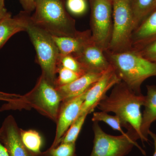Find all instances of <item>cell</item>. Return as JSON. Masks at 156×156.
Instances as JSON below:
<instances>
[{"label":"cell","mask_w":156,"mask_h":156,"mask_svg":"<svg viewBox=\"0 0 156 156\" xmlns=\"http://www.w3.org/2000/svg\"><path fill=\"white\" fill-rule=\"evenodd\" d=\"M92 120L93 122H104L110 126L113 130L119 131L123 135H125L126 133L123 131L122 128L124 127L127 130L128 129V126L124 124L119 117L116 115L115 116L111 115L106 112H95L93 113Z\"/></svg>","instance_id":"cell-20"},{"label":"cell","mask_w":156,"mask_h":156,"mask_svg":"<svg viewBox=\"0 0 156 156\" xmlns=\"http://www.w3.org/2000/svg\"><path fill=\"white\" fill-rule=\"evenodd\" d=\"M147 94L145 96L140 131L144 142H147L151 125L156 121V86L147 85Z\"/></svg>","instance_id":"cell-17"},{"label":"cell","mask_w":156,"mask_h":156,"mask_svg":"<svg viewBox=\"0 0 156 156\" xmlns=\"http://www.w3.org/2000/svg\"><path fill=\"white\" fill-rule=\"evenodd\" d=\"M149 135H150L151 137L154 140V152L153 156H156V134L152 132L151 131H150L149 132Z\"/></svg>","instance_id":"cell-29"},{"label":"cell","mask_w":156,"mask_h":156,"mask_svg":"<svg viewBox=\"0 0 156 156\" xmlns=\"http://www.w3.org/2000/svg\"><path fill=\"white\" fill-rule=\"evenodd\" d=\"M87 90L82 95L62 101L57 117L56 136L51 147L59 144L60 140L79 116Z\"/></svg>","instance_id":"cell-10"},{"label":"cell","mask_w":156,"mask_h":156,"mask_svg":"<svg viewBox=\"0 0 156 156\" xmlns=\"http://www.w3.org/2000/svg\"><path fill=\"white\" fill-rule=\"evenodd\" d=\"M111 1H112V2H113V1H114V0H111Z\"/></svg>","instance_id":"cell-37"},{"label":"cell","mask_w":156,"mask_h":156,"mask_svg":"<svg viewBox=\"0 0 156 156\" xmlns=\"http://www.w3.org/2000/svg\"><path fill=\"white\" fill-rule=\"evenodd\" d=\"M52 36L61 56H74L92 40L90 30L83 31H79L73 36Z\"/></svg>","instance_id":"cell-14"},{"label":"cell","mask_w":156,"mask_h":156,"mask_svg":"<svg viewBox=\"0 0 156 156\" xmlns=\"http://www.w3.org/2000/svg\"><path fill=\"white\" fill-rule=\"evenodd\" d=\"M26 32L36 52L42 75L55 86L60 54L52 35L31 21Z\"/></svg>","instance_id":"cell-4"},{"label":"cell","mask_w":156,"mask_h":156,"mask_svg":"<svg viewBox=\"0 0 156 156\" xmlns=\"http://www.w3.org/2000/svg\"><path fill=\"white\" fill-rule=\"evenodd\" d=\"M73 56L77 59L87 73H103L111 66L104 50L93 40Z\"/></svg>","instance_id":"cell-11"},{"label":"cell","mask_w":156,"mask_h":156,"mask_svg":"<svg viewBox=\"0 0 156 156\" xmlns=\"http://www.w3.org/2000/svg\"><path fill=\"white\" fill-rule=\"evenodd\" d=\"M0 100H4L6 101H11V98L9 96H3L0 95Z\"/></svg>","instance_id":"cell-31"},{"label":"cell","mask_w":156,"mask_h":156,"mask_svg":"<svg viewBox=\"0 0 156 156\" xmlns=\"http://www.w3.org/2000/svg\"><path fill=\"white\" fill-rule=\"evenodd\" d=\"M135 51L144 58L152 61L156 58V40Z\"/></svg>","instance_id":"cell-26"},{"label":"cell","mask_w":156,"mask_h":156,"mask_svg":"<svg viewBox=\"0 0 156 156\" xmlns=\"http://www.w3.org/2000/svg\"><path fill=\"white\" fill-rule=\"evenodd\" d=\"M5 0H0V11L5 9Z\"/></svg>","instance_id":"cell-33"},{"label":"cell","mask_w":156,"mask_h":156,"mask_svg":"<svg viewBox=\"0 0 156 156\" xmlns=\"http://www.w3.org/2000/svg\"><path fill=\"white\" fill-rule=\"evenodd\" d=\"M37 0H27L23 3L26 8L28 9H33L35 8V4Z\"/></svg>","instance_id":"cell-28"},{"label":"cell","mask_w":156,"mask_h":156,"mask_svg":"<svg viewBox=\"0 0 156 156\" xmlns=\"http://www.w3.org/2000/svg\"><path fill=\"white\" fill-rule=\"evenodd\" d=\"M9 12L7 11L6 9H4L3 10L0 11V21L2 20L4 17H5L6 16L9 14Z\"/></svg>","instance_id":"cell-30"},{"label":"cell","mask_w":156,"mask_h":156,"mask_svg":"<svg viewBox=\"0 0 156 156\" xmlns=\"http://www.w3.org/2000/svg\"><path fill=\"white\" fill-rule=\"evenodd\" d=\"M27 101L41 113L56 122L62 99L56 86L42 75L26 96Z\"/></svg>","instance_id":"cell-8"},{"label":"cell","mask_w":156,"mask_h":156,"mask_svg":"<svg viewBox=\"0 0 156 156\" xmlns=\"http://www.w3.org/2000/svg\"><path fill=\"white\" fill-rule=\"evenodd\" d=\"M144 101L145 96L136 94L121 81L115 85L110 95H106L97 108L101 111L114 113L128 129H134L143 143L140 131L142 117L140 108L144 106Z\"/></svg>","instance_id":"cell-1"},{"label":"cell","mask_w":156,"mask_h":156,"mask_svg":"<svg viewBox=\"0 0 156 156\" xmlns=\"http://www.w3.org/2000/svg\"><path fill=\"white\" fill-rule=\"evenodd\" d=\"M40 154H34L30 152V156H40Z\"/></svg>","instance_id":"cell-35"},{"label":"cell","mask_w":156,"mask_h":156,"mask_svg":"<svg viewBox=\"0 0 156 156\" xmlns=\"http://www.w3.org/2000/svg\"><path fill=\"white\" fill-rule=\"evenodd\" d=\"M134 19V30L151 13L154 0H129Z\"/></svg>","instance_id":"cell-18"},{"label":"cell","mask_w":156,"mask_h":156,"mask_svg":"<svg viewBox=\"0 0 156 156\" xmlns=\"http://www.w3.org/2000/svg\"><path fill=\"white\" fill-rule=\"evenodd\" d=\"M57 73H58V76L56 78L55 82L56 87L64 86L70 83L83 75L61 66L58 67Z\"/></svg>","instance_id":"cell-23"},{"label":"cell","mask_w":156,"mask_h":156,"mask_svg":"<svg viewBox=\"0 0 156 156\" xmlns=\"http://www.w3.org/2000/svg\"><path fill=\"white\" fill-rule=\"evenodd\" d=\"M93 146L90 156H125L134 146L138 148L144 155L146 154L136 143L140 137L132 128L128 129L125 135L113 136L104 131L98 122H93Z\"/></svg>","instance_id":"cell-5"},{"label":"cell","mask_w":156,"mask_h":156,"mask_svg":"<svg viewBox=\"0 0 156 156\" xmlns=\"http://www.w3.org/2000/svg\"><path fill=\"white\" fill-rule=\"evenodd\" d=\"M34 9L31 22L51 35L73 36L79 31L75 20L66 10L63 0H37Z\"/></svg>","instance_id":"cell-3"},{"label":"cell","mask_w":156,"mask_h":156,"mask_svg":"<svg viewBox=\"0 0 156 156\" xmlns=\"http://www.w3.org/2000/svg\"><path fill=\"white\" fill-rule=\"evenodd\" d=\"M105 56L117 76L137 94H141V86L148 78L156 76V62L131 50L121 53L105 51Z\"/></svg>","instance_id":"cell-2"},{"label":"cell","mask_w":156,"mask_h":156,"mask_svg":"<svg viewBox=\"0 0 156 156\" xmlns=\"http://www.w3.org/2000/svg\"><path fill=\"white\" fill-rule=\"evenodd\" d=\"M0 95L3 96H9V97H13L14 96H17L15 94H8V93H4V92H0Z\"/></svg>","instance_id":"cell-32"},{"label":"cell","mask_w":156,"mask_h":156,"mask_svg":"<svg viewBox=\"0 0 156 156\" xmlns=\"http://www.w3.org/2000/svg\"><path fill=\"white\" fill-rule=\"evenodd\" d=\"M0 132L9 156H30V152L21 140L20 130L13 119H8Z\"/></svg>","instance_id":"cell-12"},{"label":"cell","mask_w":156,"mask_h":156,"mask_svg":"<svg viewBox=\"0 0 156 156\" xmlns=\"http://www.w3.org/2000/svg\"><path fill=\"white\" fill-rule=\"evenodd\" d=\"M112 17L111 39L107 50L113 53H121L132 50L134 27L129 0L113 1Z\"/></svg>","instance_id":"cell-6"},{"label":"cell","mask_w":156,"mask_h":156,"mask_svg":"<svg viewBox=\"0 0 156 156\" xmlns=\"http://www.w3.org/2000/svg\"><path fill=\"white\" fill-rule=\"evenodd\" d=\"M156 0H154V2L153 6L152 9V11H151V12L152 11H154V10H156Z\"/></svg>","instance_id":"cell-34"},{"label":"cell","mask_w":156,"mask_h":156,"mask_svg":"<svg viewBox=\"0 0 156 156\" xmlns=\"http://www.w3.org/2000/svg\"><path fill=\"white\" fill-rule=\"evenodd\" d=\"M43 154L44 156H76V143H60L56 147H50Z\"/></svg>","instance_id":"cell-22"},{"label":"cell","mask_w":156,"mask_h":156,"mask_svg":"<svg viewBox=\"0 0 156 156\" xmlns=\"http://www.w3.org/2000/svg\"><path fill=\"white\" fill-rule=\"evenodd\" d=\"M121 81L111 65L100 79L87 90L79 115L84 113L89 114L94 111L101 101L106 97L108 91Z\"/></svg>","instance_id":"cell-9"},{"label":"cell","mask_w":156,"mask_h":156,"mask_svg":"<svg viewBox=\"0 0 156 156\" xmlns=\"http://www.w3.org/2000/svg\"><path fill=\"white\" fill-rule=\"evenodd\" d=\"M90 2L92 40L105 51L108 48L112 31V2L111 0H90Z\"/></svg>","instance_id":"cell-7"},{"label":"cell","mask_w":156,"mask_h":156,"mask_svg":"<svg viewBox=\"0 0 156 156\" xmlns=\"http://www.w3.org/2000/svg\"><path fill=\"white\" fill-rule=\"evenodd\" d=\"M156 40V9L152 11L134 30L132 50H137Z\"/></svg>","instance_id":"cell-13"},{"label":"cell","mask_w":156,"mask_h":156,"mask_svg":"<svg viewBox=\"0 0 156 156\" xmlns=\"http://www.w3.org/2000/svg\"><path fill=\"white\" fill-rule=\"evenodd\" d=\"M20 134L23 143L29 151L36 154H41V150L43 141L38 132L35 130L25 131L20 129Z\"/></svg>","instance_id":"cell-19"},{"label":"cell","mask_w":156,"mask_h":156,"mask_svg":"<svg viewBox=\"0 0 156 156\" xmlns=\"http://www.w3.org/2000/svg\"><path fill=\"white\" fill-rule=\"evenodd\" d=\"M66 7L73 15L80 16L86 13L88 5L87 0H67Z\"/></svg>","instance_id":"cell-25"},{"label":"cell","mask_w":156,"mask_h":156,"mask_svg":"<svg viewBox=\"0 0 156 156\" xmlns=\"http://www.w3.org/2000/svg\"><path fill=\"white\" fill-rule=\"evenodd\" d=\"M59 66L71 70L82 75L87 73L77 59L70 55H60L58 67Z\"/></svg>","instance_id":"cell-24"},{"label":"cell","mask_w":156,"mask_h":156,"mask_svg":"<svg viewBox=\"0 0 156 156\" xmlns=\"http://www.w3.org/2000/svg\"><path fill=\"white\" fill-rule=\"evenodd\" d=\"M30 22V17L23 13L12 17L10 13L3 18L0 21V49L15 34L26 31Z\"/></svg>","instance_id":"cell-16"},{"label":"cell","mask_w":156,"mask_h":156,"mask_svg":"<svg viewBox=\"0 0 156 156\" xmlns=\"http://www.w3.org/2000/svg\"><path fill=\"white\" fill-rule=\"evenodd\" d=\"M103 73H87L70 83L56 87L62 101L82 95L100 79Z\"/></svg>","instance_id":"cell-15"},{"label":"cell","mask_w":156,"mask_h":156,"mask_svg":"<svg viewBox=\"0 0 156 156\" xmlns=\"http://www.w3.org/2000/svg\"><path fill=\"white\" fill-rule=\"evenodd\" d=\"M151 61L154 62H156V58H155L152 61Z\"/></svg>","instance_id":"cell-36"},{"label":"cell","mask_w":156,"mask_h":156,"mask_svg":"<svg viewBox=\"0 0 156 156\" xmlns=\"http://www.w3.org/2000/svg\"><path fill=\"white\" fill-rule=\"evenodd\" d=\"M88 115L87 113L83 114L77 118L75 121L70 126L64 136L60 140L59 144L60 143H76Z\"/></svg>","instance_id":"cell-21"},{"label":"cell","mask_w":156,"mask_h":156,"mask_svg":"<svg viewBox=\"0 0 156 156\" xmlns=\"http://www.w3.org/2000/svg\"><path fill=\"white\" fill-rule=\"evenodd\" d=\"M0 136H1V132H0ZM0 156H9L7 148L5 146L2 144L1 140H0Z\"/></svg>","instance_id":"cell-27"}]
</instances>
